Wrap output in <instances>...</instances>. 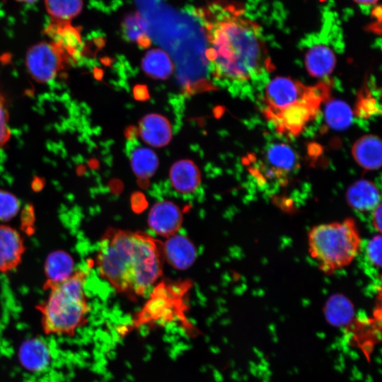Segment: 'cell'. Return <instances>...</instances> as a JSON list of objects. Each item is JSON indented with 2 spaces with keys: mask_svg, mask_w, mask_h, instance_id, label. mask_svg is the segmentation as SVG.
<instances>
[{
  "mask_svg": "<svg viewBox=\"0 0 382 382\" xmlns=\"http://www.w3.org/2000/svg\"><path fill=\"white\" fill-rule=\"evenodd\" d=\"M74 262L67 252L55 250L50 253L45 262V283H53L62 281L69 277L75 271Z\"/></svg>",
  "mask_w": 382,
  "mask_h": 382,
  "instance_id": "20",
  "label": "cell"
},
{
  "mask_svg": "<svg viewBox=\"0 0 382 382\" xmlns=\"http://www.w3.org/2000/svg\"><path fill=\"white\" fill-rule=\"evenodd\" d=\"M326 118L333 127H345L350 122L351 112L346 104L340 101H333L327 108Z\"/></svg>",
  "mask_w": 382,
  "mask_h": 382,
  "instance_id": "28",
  "label": "cell"
},
{
  "mask_svg": "<svg viewBox=\"0 0 382 382\" xmlns=\"http://www.w3.org/2000/svg\"><path fill=\"white\" fill-rule=\"evenodd\" d=\"M130 162L134 173L144 187L145 182L155 173L158 166L156 154L146 147H137L130 154Z\"/></svg>",
  "mask_w": 382,
  "mask_h": 382,
  "instance_id": "21",
  "label": "cell"
},
{
  "mask_svg": "<svg viewBox=\"0 0 382 382\" xmlns=\"http://www.w3.org/2000/svg\"><path fill=\"white\" fill-rule=\"evenodd\" d=\"M139 134L146 144L155 147L163 146L171 139V125L164 116L149 114L140 120Z\"/></svg>",
  "mask_w": 382,
  "mask_h": 382,
  "instance_id": "15",
  "label": "cell"
},
{
  "mask_svg": "<svg viewBox=\"0 0 382 382\" xmlns=\"http://www.w3.org/2000/svg\"><path fill=\"white\" fill-rule=\"evenodd\" d=\"M381 204H379L373 211L371 223L374 228L378 232L381 231Z\"/></svg>",
  "mask_w": 382,
  "mask_h": 382,
  "instance_id": "31",
  "label": "cell"
},
{
  "mask_svg": "<svg viewBox=\"0 0 382 382\" xmlns=\"http://www.w3.org/2000/svg\"><path fill=\"white\" fill-rule=\"evenodd\" d=\"M83 0H45L52 21L71 22L83 9Z\"/></svg>",
  "mask_w": 382,
  "mask_h": 382,
  "instance_id": "24",
  "label": "cell"
},
{
  "mask_svg": "<svg viewBox=\"0 0 382 382\" xmlns=\"http://www.w3.org/2000/svg\"><path fill=\"white\" fill-rule=\"evenodd\" d=\"M11 134L7 100L0 88V149L8 142Z\"/></svg>",
  "mask_w": 382,
  "mask_h": 382,
  "instance_id": "30",
  "label": "cell"
},
{
  "mask_svg": "<svg viewBox=\"0 0 382 382\" xmlns=\"http://www.w3.org/2000/svg\"><path fill=\"white\" fill-rule=\"evenodd\" d=\"M299 167L298 156L295 151L286 144L277 142L267 146L260 168H255L254 172L257 178L274 180L282 184Z\"/></svg>",
  "mask_w": 382,
  "mask_h": 382,
  "instance_id": "7",
  "label": "cell"
},
{
  "mask_svg": "<svg viewBox=\"0 0 382 382\" xmlns=\"http://www.w3.org/2000/svg\"><path fill=\"white\" fill-rule=\"evenodd\" d=\"M135 129L134 128H132V129H127V137H130V136L132 137H134V135L135 134Z\"/></svg>",
  "mask_w": 382,
  "mask_h": 382,
  "instance_id": "34",
  "label": "cell"
},
{
  "mask_svg": "<svg viewBox=\"0 0 382 382\" xmlns=\"http://www.w3.org/2000/svg\"><path fill=\"white\" fill-rule=\"evenodd\" d=\"M353 1L359 5L369 6L376 4L379 0H353Z\"/></svg>",
  "mask_w": 382,
  "mask_h": 382,
  "instance_id": "33",
  "label": "cell"
},
{
  "mask_svg": "<svg viewBox=\"0 0 382 382\" xmlns=\"http://www.w3.org/2000/svg\"><path fill=\"white\" fill-rule=\"evenodd\" d=\"M125 34L127 39L135 41L144 47H148L150 40L146 35L142 19L137 14L128 16L123 24Z\"/></svg>",
  "mask_w": 382,
  "mask_h": 382,
  "instance_id": "26",
  "label": "cell"
},
{
  "mask_svg": "<svg viewBox=\"0 0 382 382\" xmlns=\"http://www.w3.org/2000/svg\"><path fill=\"white\" fill-rule=\"evenodd\" d=\"M164 260L163 243L147 233L110 228L100 239L96 264L117 291L136 297L161 277Z\"/></svg>",
  "mask_w": 382,
  "mask_h": 382,
  "instance_id": "2",
  "label": "cell"
},
{
  "mask_svg": "<svg viewBox=\"0 0 382 382\" xmlns=\"http://www.w3.org/2000/svg\"><path fill=\"white\" fill-rule=\"evenodd\" d=\"M88 272L76 269L67 278L53 283H44L47 298L36 309L46 335L71 336L87 320L90 311L85 292Z\"/></svg>",
  "mask_w": 382,
  "mask_h": 382,
  "instance_id": "3",
  "label": "cell"
},
{
  "mask_svg": "<svg viewBox=\"0 0 382 382\" xmlns=\"http://www.w3.org/2000/svg\"><path fill=\"white\" fill-rule=\"evenodd\" d=\"M141 66L151 77L165 79L172 74L173 64L168 55L160 49H152L144 56Z\"/></svg>",
  "mask_w": 382,
  "mask_h": 382,
  "instance_id": "23",
  "label": "cell"
},
{
  "mask_svg": "<svg viewBox=\"0 0 382 382\" xmlns=\"http://www.w3.org/2000/svg\"><path fill=\"white\" fill-rule=\"evenodd\" d=\"M381 308L372 318L353 319L347 325L349 343L358 348L369 359L370 355L380 339Z\"/></svg>",
  "mask_w": 382,
  "mask_h": 382,
  "instance_id": "9",
  "label": "cell"
},
{
  "mask_svg": "<svg viewBox=\"0 0 382 382\" xmlns=\"http://www.w3.org/2000/svg\"><path fill=\"white\" fill-rule=\"evenodd\" d=\"M336 64V57L332 50L323 44L310 47L305 55V65L308 74L317 78L329 76Z\"/></svg>",
  "mask_w": 382,
  "mask_h": 382,
  "instance_id": "19",
  "label": "cell"
},
{
  "mask_svg": "<svg viewBox=\"0 0 382 382\" xmlns=\"http://www.w3.org/2000/svg\"><path fill=\"white\" fill-rule=\"evenodd\" d=\"M133 96L136 100L144 101L149 98L147 87L144 85H137L133 88Z\"/></svg>",
  "mask_w": 382,
  "mask_h": 382,
  "instance_id": "32",
  "label": "cell"
},
{
  "mask_svg": "<svg viewBox=\"0 0 382 382\" xmlns=\"http://www.w3.org/2000/svg\"><path fill=\"white\" fill-rule=\"evenodd\" d=\"M17 1L21 2V3H25V4H33L37 0H16Z\"/></svg>",
  "mask_w": 382,
  "mask_h": 382,
  "instance_id": "35",
  "label": "cell"
},
{
  "mask_svg": "<svg viewBox=\"0 0 382 382\" xmlns=\"http://www.w3.org/2000/svg\"><path fill=\"white\" fill-rule=\"evenodd\" d=\"M20 208V200L15 195L0 189V221L11 220L18 214Z\"/></svg>",
  "mask_w": 382,
  "mask_h": 382,
  "instance_id": "29",
  "label": "cell"
},
{
  "mask_svg": "<svg viewBox=\"0 0 382 382\" xmlns=\"http://www.w3.org/2000/svg\"><path fill=\"white\" fill-rule=\"evenodd\" d=\"M346 197L348 204L359 212H372L381 204L377 187L368 180H359L350 185Z\"/></svg>",
  "mask_w": 382,
  "mask_h": 382,
  "instance_id": "17",
  "label": "cell"
},
{
  "mask_svg": "<svg viewBox=\"0 0 382 382\" xmlns=\"http://www.w3.org/2000/svg\"><path fill=\"white\" fill-rule=\"evenodd\" d=\"M25 253L24 239L14 227L0 223V273L13 271Z\"/></svg>",
  "mask_w": 382,
  "mask_h": 382,
  "instance_id": "10",
  "label": "cell"
},
{
  "mask_svg": "<svg viewBox=\"0 0 382 382\" xmlns=\"http://www.w3.org/2000/svg\"><path fill=\"white\" fill-rule=\"evenodd\" d=\"M196 13L206 33L214 78L246 83L273 69L260 27L241 7L217 0Z\"/></svg>",
  "mask_w": 382,
  "mask_h": 382,
  "instance_id": "1",
  "label": "cell"
},
{
  "mask_svg": "<svg viewBox=\"0 0 382 382\" xmlns=\"http://www.w3.org/2000/svg\"><path fill=\"white\" fill-rule=\"evenodd\" d=\"M308 242L310 255L327 274L349 265L361 248L359 229L352 218L313 226Z\"/></svg>",
  "mask_w": 382,
  "mask_h": 382,
  "instance_id": "4",
  "label": "cell"
},
{
  "mask_svg": "<svg viewBox=\"0 0 382 382\" xmlns=\"http://www.w3.org/2000/svg\"><path fill=\"white\" fill-rule=\"evenodd\" d=\"M315 86H306L290 77L277 76L265 89L263 114L265 116L277 112L311 94Z\"/></svg>",
  "mask_w": 382,
  "mask_h": 382,
  "instance_id": "8",
  "label": "cell"
},
{
  "mask_svg": "<svg viewBox=\"0 0 382 382\" xmlns=\"http://www.w3.org/2000/svg\"><path fill=\"white\" fill-rule=\"evenodd\" d=\"M354 110L357 117L365 119L379 114L381 108L372 91L368 88H363L359 95Z\"/></svg>",
  "mask_w": 382,
  "mask_h": 382,
  "instance_id": "27",
  "label": "cell"
},
{
  "mask_svg": "<svg viewBox=\"0 0 382 382\" xmlns=\"http://www.w3.org/2000/svg\"><path fill=\"white\" fill-rule=\"evenodd\" d=\"M330 86L326 81L316 84L315 91L305 98L265 116L280 134L299 136L318 115L323 102L328 99Z\"/></svg>",
  "mask_w": 382,
  "mask_h": 382,
  "instance_id": "5",
  "label": "cell"
},
{
  "mask_svg": "<svg viewBox=\"0 0 382 382\" xmlns=\"http://www.w3.org/2000/svg\"><path fill=\"white\" fill-rule=\"evenodd\" d=\"M71 59L51 41L31 46L25 54V66L35 81L41 83L53 80Z\"/></svg>",
  "mask_w": 382,
  "mask_h": 382,
  "instance_id": "6",
  "label": "cell"
},
{
  "mask_svg": "<svg viewBox=\"0 0 382 382\" xmlns=\"http://www.w3.org/2000/svg\"><path fill=\"white\" fill-rule=\"evenodd\" d=\"M45 33L50 41L61 48L70 59L79 53L82 45L81 32L71 22L51 21Z\"/></svg>",
  "mask_w": 382,
  "mask_h": 382,
  "instance_id": "14",
  "label": "cell"
},
{
  "mask_svg": "<svg viewBox=\"0 0 382 382\" xmlns=\"http://www.w3.org/2000/svg\"><path fill=\"white\" fill-rule=\"evenodd\" d=\"M163 245L164 257L173 268L187 270L195 262L196 248L187 237L175 233L167 238Z\"/></svg>",
  "mask_w": 382,
  "mask_h": 382,
  "instance_id": "12",
  "label": "cell"
},
{
  "mask_svg": "<svg viewBox=\"0 0 382 382\" xmlns=\"http://www.w3.org/2000/svg\"><path fill=\"white\" fill-rule=\"evenodd\" d=\"M169 176L173 187L182 194L192 193L201 182L199 168L194 162L187 159L175 162L170 170Z\"/></svg>",
  "mask_w": 382,
  "mask_h": 382,
  "instance_id": "18",
  "label": "cell"
},
{
  "mask_svg": "<svg viewBox=\"0 0 382 382\" xmlns=\"http://www.w3.org/2000/svg\"><path fill=\"white\" fill-rule=\"evenodd\" d=\"M180 207L169 200L159 201L151 208L148 224L152 231L163 237L168 238L178 231L183 224Z\"/></svg>",
  "mask_w": 382,
  "mask_h": 382,
  "instance_id": "11",
  "label": "cell"
},
{
  "mask_svg": "<svg viewBox=\"0 0 382 382\" xmlns=\"http://www.w3.org/2000/svg\"><path fill=\"white\" fill-rule=\"evenodd\" d=\"M381 236L379 233L373 236L364 248L366 267L369 270H372L371 274L379 277L381 268Z\"/></svg>",
  "mask_w": 382,
  "mask_h": 382,
  "instance_id": "25",
  "label": "cell"
},
{
  "mask_svg": "<svg viewBox=\"0 0 382 382\" xmlns=\"http://www.w3.org/2000/svg\"><path fill=\"white\" fill-rule=\"evenodd\" d=\"M325 315L330 324L347 326L354 319L353 305L343 295L335 294L326 302Z\"/></svg>",
  "mask_w": 382,
  "mask_h": 382,
  "instance_id": "22",
  "label": "cell"
},
{
  "mask_svg": "<svg viewBox=\"0 0 382 382\" xmlns=\"http://www.w3.org/2000/svg\"><path fill=\"white\" fill-rule=\"evenodd\" d=\"M51 356L48 344L40 337L27 339L18 350L21 364L27 371L33 373L45 370L50 364Z\"/></svg>",
  "mask_w": 382,
  "mask_h": 382,
  "instance_id": "13",
  "label": "cell"
},
{
  "mask_svg": "<svg viewBox=\"0 0 382 382\" xmlns=\"http://www.w3.org/2000/svg\"><path fill=\"white\" fill-rule=\"evenodd\" d=\"M352 153L355 161L365 170H375L381 166V141L374 134H367L357 140Z\"/></svg>",
  "mask_w": 382,
  "mask_h": 382,
  "instance_id": "16",
  "label": "cell"
}]
</instances>
